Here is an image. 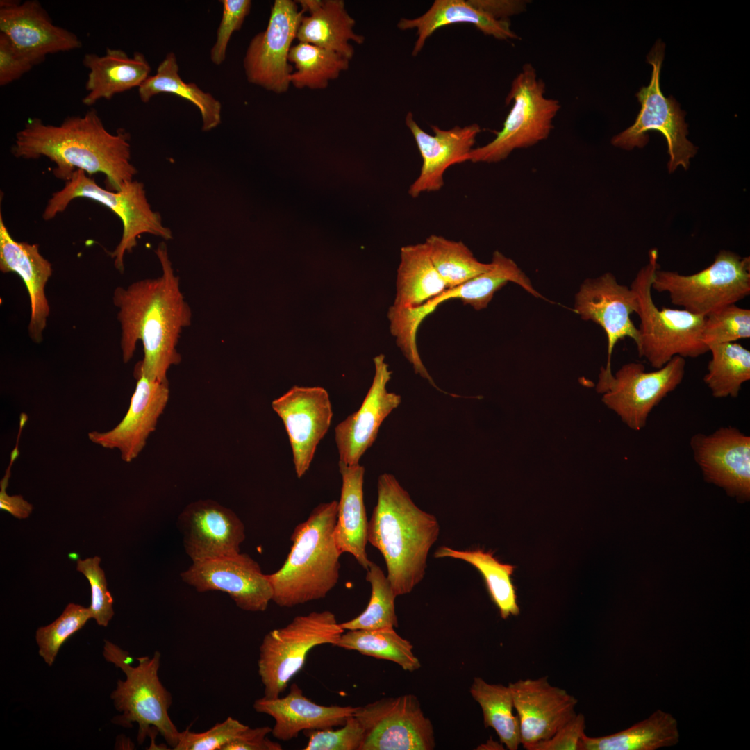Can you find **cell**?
Instances as JSON below:
<instances>
[{
  "label": "cell",
  "instance_id": "cell-3",
  "mask_svg": "<svg viewBox=\"0 0 750 750\" xmlns=\"http://www.w3.org/2000/svg\"><path fill=\"white\" fill-rule=\"evenodd\" d=\"M439 533L436 517L420 509L394 475L378 476L367 541L384 558L397 597L410 593L424 578L429 551Z\"/></svg>",
  "mask_w": 750,
  "mask_h": 750
},
{
  "label": "cell",
  "instance_id": "cell-34",
  "mask_svg": "<svg viewBox=\"0 0 750 750\" xmlns=\"http://www.w3.org/2000/svg\"><path fill=\"white\" fill-rule=\"evenodd\" d=\"M178 65L174 53L169 52L159 64L156 73L149 76L138 88V94L143 103L161 93L174 94L183 98L199 110L202 130L210 131L222 122V104L210 93L204 92L194 83H185L178 74Z\"/></svg>",
  "mask_w": 750,
  "mask_h": 750
},
{
  "label": "cell",
  "instance_id": "cell-1",
  "mask_svg": "<svg viewBox=\"0 0 750 750\" xmlns=\"http://www.w3.org/2000/svg\"><path fill=\"white\" fill-rule=\"evenodd\" d=\"M162 274L154 278L117 287L112 294L121 328L120 348L124 362L133 356L141 341L144 357L135 367L134 376L168 381L169 369L181 361L177 351L183 329L191 324L192 310L180 288L165 242L155 250Z\"/></svg>",
  "mask_w": 750,
  "mask_h": 750
},
{
  "label": "cell",
  "instance_id": "cell-46",
  "mask_svg": "<svg viewBox=\"0 0 750 750\" xmlns=\"http://www.w3.org/2000/svg\"><path fill=\"white\" fill-rule=\"evenodd\" d=\"M303 734L308 738L305 750H360L363 740L362 728L353 715L338 729L309 730Z\"/></svg>",
  "mask_w": 750,
  "mask_h": 750
},
{
  "label": "cell",
  "instance_id": "cell-28",
  "mask_svg": "<svg viewBox=\"0 0 750 750\" xmlns=\"http://www.w3.org/2000/svg\"><path fill=\"white\" fill-rule=\"evenodd\" d=\"M303 12L298 31V42L309 43L335 51L351 60L354 49L351 42L362 44L365 38L355 33V19L348 13L342 0L296 1Z\"/></svg>",
  "mask_w": 750,
  "mask_h": 750
},
{
  "label": "cell",
  "instance_id": "cell-33",
  "mask_svg": "<svg viewBox=\"0 0 750 750\" xmlns=\"http://www.w3.org/2000/svg\"><path fill=\"white\" fill-rule=\"evenodd\" d=\"M676 719L657 710L648 718L619 732L592 738L582 736L579 750H656L679 742Z\"/></svg>",
  "mask_w": 750,
  "mask_h": 750
},
{
  "label": "cell",
  "instance_id": "cell-23",
  "mask_svg": "<svg viewBox=\"0 0 750 750\" xmlns=\"http://www.w3.org/2000/svg\"><path fill=\"white\" fill-rule=\"evenodd\" d=\"M134 376L136 386L123 419L108 431L88 434L93 443L119 450L126 462L133 461L142 451L169 397L168 381L151 380L142 374Z\"/></svg>",
  "mask_w": 750,
  "mask_h": 750
},
{
  "label": "cell",
  "instance_id": "cell-21",
  "mask_svg": "<svg viewBox=\"0 0 750 750\" xmlns=\"http://www.w3.org/2000/svg\"><path fill=\"white\" fill-rule=\"evenodd\" d=\"M0 33L38 65L47 55L82 47L76 34L53 22L38 0H1Z\"/></svg>",
  "mask_w": 750,
  "mask_h": 750
},
{
  "label": "cell",
  "instance_id": "cell-26",
  "mask_svg": "<svg viewBox=\"0 0 750 750\" xmlns=\"http://www.w3.org/2000/svg\"><path fill=\"white\" fill-rule=\"evenodd\" d=\"M0 270L3 273L17 274L26 285L31 305L28 335L35 343H40L50 312L45 287L53 273L52 265L40 253L38 244L14 240L5 226L1 214Z\"/></svg>",
  "mask_w": 750,
  "mask_h": 750
},
{
  "label": "cell",
  "instance_id": "cell-43",
  "mask_svg": "<svg viewBox=\"0 0 750 750\" xmlns=\"http://www.w3.org/2000/svg\"><path fill=\"white\" fill-rule=\"evenodd\" d=\"M750 338V310L730 304L705 316L701 340L708 347ZM709 349V348H708Z\"/></svg>",
  "mask_w": 750,
  "mask_h": 750
},
{
  "label": "cell",
  "instance_id": "cell-25",
  "mask_svg": "<svg viewBox=\"0 0 750 750\" xmlns=\"http://www.w3.org/2000/svg\"><path fill=\"white\" fill-rule=\"evenodd\" d=\"M405 122L422 159L420 173L408 190L412 198L423 192L440 190L444 184L446 170L451 165L465 162L481 131L477 124L463 127L456 126L448 130L432 125L434 135H431L419 127L410 112L406 115Z\"/></svg>",
  "mask_w": 750,
  "mask_h": 750
},
{
  "label": "cell",
  "instance_id": "cell-19",
  "mask_svg": "<svg viewBox=\"0 0 750 750\" xmlns=\"http://www.w3.org/2000/svg\"><path fill=\"white\" fill-rule=\"evenodd\" d=\"M508 685L519 719L521 744L526 749L551 738L576 713V697L551 685L547 676L519 679Z\"/></svg>",
  "mask_w": 750,
  "mask_h": 750
},
{
  "label": "cell",
  "instance_id": "cell-5",
  "mask_svg": "<svg viewBox=\"0 0 750 750\" xmlns=\"http://www.w3.org/2000/svg\"><path fill=\"white\" fill-rule=\"evenodd\" d=\"M658 259V250L650 249L647 264L640 269L631 285L638 301V356L656 369L675 356L697 358L709 351L701 340L706 315L685 309H658L654 303L651 284L655 272L660 268Z\"/></svg>",
  "mask_w": 750,
  "mask_h": 750
},
{
  "label": "cell",
  "instance_id": "cell-16",
  "mask_svg": "<svg viewBox=\"0 0 750 750\" xmlns=\"http://www.w3.org/2000/svg\"><path fill=\"white\" fill-rule=\"evenodd\" d=\"M282 419L292 451L297 476L308 470L317 447L327 433L333 412L328 392L322 387L294 385L272 402Z\"/></svg>",
  "mask_w": 750,
  "mask_h": 750
},
{
  "label": "cell",
  "instance_id": "cell-32",
  "mask_svg": "<svg viewBox=\"0 0 750 750\" xmlns=\"http://www.w3.org/2000/svg\"><path fill=\"white\" fill-rule=\"evenodd\" d=\"M396 288L391 306L394 308H418L447 289L433 265L424 242L401 249Z\"/></svg>",
  "mask_w": 750,
  "mask_h": 750
},
{
  "label": "cell",
  "instance_id": "cell-9",
  "mask_svg": "<svg viewBox=\"0 0 750 750\" xmlns=\"http://www.w3.org/2000/svg\"><path fill=\"white\" fill-rule=\"evenodd\" d=\"M664 56L665 44L658 40L647 56V62L653 67L650 83L636 94L641 104L640 110L635 122L613 136L611 144L625 150L642 148L649 141L647 133L658 131L667 141L669 156L667 169L671 173L678 166L687 170L690 159L697 153V148L687 138L685 112L672 96L666 97L661 91L660 77Z\"/></svg>",
  "mask_w": 750,
  "mask_h": 750
},
{
  "label": "cell",
  "instance_id": "cell-14",
  "mask_svg": "<svg viewBox=\"0 0 750 750\" xmlns=\"http://www.w3.org/2000/svg\"><path fill=\"white\" fill-rule=\"evenodd\" d=\"M303 14L296 1H274L267 28L253 37L243 58L249 83L278 94L288 91L294 71L289 53Z\"/></svg>",
  "mask_w": 750,
  "mask_h": 750
},
{
  "label": "cell",
  "instance_id": "cell-51",
  "mask_svg": "<svg viewBox=\"0 0 750 750\" xmlns=\"http://www.w3.org/2000/svg\"><path fill=\"white\" fill-rule=\"evenodd\" d=\"M477 8L496 19L508 20V17L524 12L528 1L525 0H470Z\"/></svg>",
  "mask_w": 750,
  "mask_h": 750
},
{
  "label": "cell",
  "instance_id": "cell-24",
  "mask_svg": "<svg viewBox=\"0 0 750 750\" xmlns=\"http://www.w3.org/2000/svg\"><path fill=\"white\" fill-rule=\"evenodd\" d=\"M505 283L503 274L498 269H491L460 285L447 288L418 308H394L390 306L388 312L390 332L412 367L419 368L423 364L418 351L417 335L420 324L427 315L440 304L450 299H459L476 310L484 309L494 293Z\"/></svg>",
  "mask_w": 750,
  "mask_h": 750
},
{
  "label": "cell",
  "instance_id": "cell-45",
  "mask_svg": "<svg viewBox=\"0 0 750 750\" xmlns=\"http://www.w3.org/2000/svg\"><path fill=\"white\" fill-rule=\"evenodd\" d=\"M98 556L77 560L76 569L88 578L91 588L92 618L99 626H107L114 615L113 599L108 590L104 572L99 567Z\"/></svg>",
  "mask_w": 750,
  "mask_h": 750
},
{
  "label": "cell",
  "instance_id": "cell-35",
  "mask_svg": "<svg viewBox=\"0 0 750 750\" xmlns=\"http://www.w3.org/2000/svg\"><path fill=\"white\" fill-rule=\"evenodd\" d=\"M492 551L477 549L458 551L447 546L438 548L435 558L449 557L462 560L473 565L482 575L492 601L502 619L519 614L517 594L511 576L515 566L499 562Z\"/></svg>",
  "mask_w": 750,
  "mask_h": 750
},
{
  "label": "cell",
  "instance_id": "cell-7",
  "mask_svg": "<svg viewBox=\"0 0 750 750\" xmlns=\"http://www.w3.org/2000/svg\"><path fill=\"white\" fill-rule=\"evenodd\" d=\"M546 85L538 77L531 63L523 65L512 80L506 98L512 102L502 128L486 144L474 148L465 162H498L516 149H526L546 140L553 128V121L560 108V102L545 96Z\"/></svg>",
  "mask_w": 750,
  "mask_h": 750
},
{
  "label": "cell",
  "instance_id": "cell-44",
  "mask_svg": "<svg viewBox=\"0 0 750 750\" xmlns=\"http://www.w3.org/2000/svg\"><path fill=\"white\" fill-rule=\"evenodd\" d=\"M247 725L241 723L231 717L216 724L208 730L201 732H192L187 728L180 733L178 742L174 750H224L230 743L235 740L247 728Z\"/></svg>",
  "mask_w": 750,
  "mask_h": 750
},
{
  "label": "cell",
  "instance_id": "cell-50",
  "mask_svg": "<svg viewBox=\"0 0 750 750\" xmlns=\"http://www.w3.org/2000/svg\"><path fill=\"white\" fill-rule=\"evenodd\" d=\"M272 732V728L262 726L250 728L249 726L233 742L228 744L224 750H281V745L272 741L267 735Z\"/></svg>",
  "mask_w": 750,
  "mask_h": 750
},
{
  "label": "cell",
  "instance_id": "cell-4",
  "mask_svg": "<svg viewBox=\"0 0 750 750\" xmlns=\"http://www.w3.org/2000/svg\"><path fill=\"white\" fill-rule=\"evenodd\" d=\"M337 512V501L320 503L294 528L284 564L267 574L272 601L278 606L292 608L323 599L338 583L342 554L334 538Z\"/></svg>",
  "mask_w": 750,
  "mask_h": 750
},
{
  "label": "cell",
  "instance_id": "cell-48",
  "mask_svg": "<svg viewBox=\"0 0 750 750\" xmlns=\"http://www.w3.org/2000/svg\"><path fill=\"white\" fill-rule=\"evenodd\" d=\"M37 62L18 49L0 33V85L5 86L20 78Z\"/></svg>",
  "mask_w": 750,
  "mask_h": 750
},
{
  "label": "cell",
  "instance_id": "cell-27",
  "mask_svg": "<svg viewBox=\"0 0 750 750\" xmlns=\"http://www.w3.org/2000/svg\"><path fill=\"white\" fill-rule=\"evenodd\" d=\"M253 707L257 712L274 719L271 733L285 742L297 738L301 731L342 726L356 710L352 706L319 705L304 696L296 683L292 684L285 697L264 696L256 699Z\"/></svg>",
  "mask_w": 750,
  "mask_h": 750
},
{
  "label": "cell",
  "instance_id": "cell-13",
  "mask_svg": "<svg viewBox=\"0 0 750 750\" xmlns=\"http://www.w3.org/2000/svg\"><path fill=\"white\" fill-rule=\"evenodd\" d=\"M363 730L360 750H431L433 726L413 694L383 698L356 707Z\"/></svg>",
  "mask_w": 750,
  "mask_h": 750
},
{
  "label": "cell",
  "instance_id": "cell-22",
  "mask_svg": "<svg viewBox=\"0 0 750 750\" xmlns=\"http://www.w3.org/2000/svg\"><path fill=\"white\" fill-rule=\"evenodd\" d=\"M184 547L192 562L240 552L244 526L231 510L211 500L188 505L178 518Z\"/></svg>",
  "mask_w": 750,
  "mask_h": 750
},
{
  "label": "cell",
  "instance_id": "cell-17",
  "mask_svg": "<svg viewBox=\"0 0 750 750\" xmlns=\"http://www.w3.org/2000/svg\"><path fill=\"white\" fill-rule=\"evenodd\" d=\"M690 446L707 481L722 488L731 496L749 499V435L738 428L724 426L710 434H694Z\"/></svg>",
  "mask_w": 750,
  "mask_h": 750
},
{
  "label": "cell",
  "instance_id": "cell-38",
  "mask_svg": "<svg viewBox=\"0 0 750 750\" xmlns=\"http://www.w3.org/2000/svg\"><path fill=\"white\" fill-rule=\"evenodd\" d=\"M711 359L703 381L717 399L738 396L742 385L750 380V351L736 342L708 347Z\"/></svg>",
  "mask_w": 750,
  "mask_h": 750
},
{
  "label": "cell",
  "instance_id": "cell-39",
  "mask_svg": "<svg viewBox=\"0 0 750 750\" xmlns=\"http://www.w3.org/2000/svg\"><path fill=\"white\" fill-rule=\"evenodd\" d=\"M335 646L392 661L406 671L413 672L421 667L413 653L412 644L400 636L394 628L349 630L342 634Z\"/></svg>",
  "mask_w": 750,
  "mask_h": 750
},
{
  "label": "cell",
  "instance_id": "cell-31",
  "mask_svg": "<svg viewBox=\"0 0 750 750\" xmlns=\"http://www.w3.org/2000/svg\"><path fill=\"white\" fill-rule=\"evenodd\" d=\"M460 23L472 24L484 35L498 40L519 38L510 28L508 20L494 19L476 8L470 0H436L422 15L415 19H401L397 27L402 31L416 29L417 38L412 54L417 56L426 40L435 31L443 26Z\"/></svg>",
  "mask_w": 750,
  "mask_h": 750
},
{
  "label": "cell",
  "instance_id": "cell-11",
  "mask_svg": "<svg viewBox=\"0 0 750 750\" xmlns=\"http://www.w3.org/2000/svg\"><path fill=\"white\" fill-rule=\"evenodd\" d=\"M138 665H131L125 657L114 658L111 662L126 675L125 680H118L116 689L111 694L116 709L122 712L114 719L115 724L124 727L138 724V741L144 742L147 735L156 729L172 749L176 746L180 731L169 715L172 703L171 693L164 687L158 676L160 653L156 651L152 657L137 658Z\"/></svg>",
  "mask_w": 750,
  "mask_h": 750
},
{
  "label": "cell",
  "instance_id": "cell-2",
  "mask_svg": "<svg viewBox=\"0 0 750 750\" xmlns=\"http://www.w3.org/2000/svg\"><path fill=\"white\" fill-rule=\"evenodd\" d=\"M11 153L25 160L47 158L55 164L53 175L65 182L77 170L90 177L102 173L106 189L112 191H119L138 173L131 162L129 133L122 128L109 132L94 109L67 117L59 125L29 119L16 133Z\"/></svg>",
  "mask_w": 750,
  "mask_h": 750
},
{
  "label": "cell",
  "instance_id": "cell-6",
  "mask_svg": "<svg viewBox=\"0 0 750 750\" xmlns=\"http://www.w3.org/2000/svg\"><path fill=\"white\" fill-rule=\"evenodd\" d=\"M77 198L105 206L122 221L121 239L110 253L115 267L121 273L124 271L125 255L133 251L141 235L150 234L165 240L173 237L172 231L162 224L160 214L151 208L142 182L133 179L124 183L119 191H112L99 186L82 170L74 172L64 187L52 194L42 213L43 219L55 218Z\"/></svg>",
  "mask_w": 750,
  "mask_h": 750
},
{
  "label": "cell",
  "instance_id": "cell-8",
  "mask_svg": "<svg viewBox=\"0 0 750 750\" xmlns=\"http://www.w3.org/2000/svg\"><path fill=\"white\" fill-rule=\"evenodd\" d=\"M345 631L329 610L296 616L285 626L268 632L259 647L258 672L264 696L279 697L303 668L314 647L336 644Z\"/></svg>",
  "mask_w": 750,
  "mask_h": 750
},
{
  "label": "cell",
  "instance_id": "cell-37",
  "mask_svg": "<svg viewBox=\"0 0 750 750\" xmlns=\"http://www.w3.org/2000/svg\"><path fill=\"white\" fill-rule=\"evenodd\" d=\"M293 64L290 84L299 89H324L349 67L350 60L335 51L309 43L292 46L288 57Z\"/></svg>",
  "mask_w": 750,
  "mask_h": 750
},
{
  "label": "cell",
  "instance_id": "cell-29",
  "mask_svg": "<svg viewBox=\"0 0 750 750\" xmlns=\"http://www.w3.org/2000/svg\"><path fill=\"white\" fill-rule=\"evenodd\" d=\"M83 65L89 69L85 83L84 105L92 106L101 99L109 100L117 94L139 88L150 76L151 67L144 55L133 57L118 49L107 48L103 56L85 53Z\"/></svg>",
  "mask_w": 750,
  "mask_h": 750
},
{
  "label": "cell",
  "instance_id": "cell-52",
  "mask_svg": "<svg viewBox=\"0 0 750 750\" xmlns=\"http://www.w3.org/2000/svg\"><path fill=\"white\" fill-rule=\"evenodd\" d=\"M11 466L9 465L0 483V509L9 512L16 518L25 519L31 513L32 505L24 500L21 495L10 496L6 493Z\"/></svg>",
  "mask_w": 750,
  "mask_h": 750
},
{
  "label": "cell",
  "instance_id": "cell-12",
  "mask_svg": "<svg viewBox=\"0 0 750 750\" xmlns=\"http://www.w3.org/2000/svg\"><path fill=\"white\" fill-rule=\"evenodd\" d=\"M686 362L672 358L662 367L646 372L640 362L624 365L613 376L600 372L596 386L602 402L633 431H641L653 409L682 383Z\"/></svg>",
  "mask_w": 750,
  "mask_h": 750
},
{
  "label": "cell",
  "instance_id": "cell-40",
  "mask_svg": "<svg viewBox=\"0 0 750 750\" xmlns=\"http://www.w3.org/2000/svg\"><path fill=\"white\" fill-rule=\"evenodd\" d=\"M424 243L433 266L447 288L460 285L492 267L491 262L484 263L476 259L462 241L433 234Z\"/></svg>",
  "mask_w": 750,
  "mask_h": 750
},
{
  "label": "cell",
  "instance_id": "cell-49",
  "mask_svg": "<svg viewBox=\"0 0 750 750\" xmlns=\"http://www.w3.org/2000/svg\"><path fill=\"white\" fill-rule=\"evenodd\" d=\"M585 729V716L576 713L551 738L531 746L527 750H579Z\"/></svg>",
  "mask_w": 750,
  "mask_h": 750
},
{
  "label": "cell",
  "instance_id": "cell-10",
  "mask_svg": "<svg viewBox=\"0 0 750 750\" xmlns=\"http://www.w3.org/2000/svg\"><path fill=\"white\" fill-rule=\"evenodd\" d=\"M652 290L667 292L671 302L693 314L706 315L736 303L750 294V258L720 251L714 262L691 275L656 269Z\"/></svg>",
  "mask_w": 750,
  "mask_h": 750
},
{
  "label": "cell",
  "instance_id": "cell-36",
  "mask_svg": "<svg viewBox=\"0 0 750 750\" xmlns=\"http://www.w3.org/2000/svg\"><path fill=\"white\" fill-rule=\"evenodd\" d=\"M469 692L481 708L485 727L492 728L508 749L517 750L521 744L520 728L509 685L475 677Z\"/></svg>",
  "mask_w": 750,
  "mask_h": 750
},
{
  "label": "cell",
  "instance_id": "cell-47",
  "mask_svg": "<svg viewBox=\"0 0 750 750\" xmlns=\"http://www.w3.org/2000/svg\"><path fill=\"white\" fill-rule=\"evenodd\" d=\"M222 15L217 31L216 41L210 50V60L216 65L226 59V49L231 35L239 31L250 12V0H222Z\"/></svg>",
  "mask_w": 750,
  "mask_h": 750
},
{
  "label": "cell",
  "instance_id": "cell-15",
  "mask_svg": "<svg viewBox=\"0 0 750 750\" xmlns=\"http://www.w3.org/2000/svg\"><path fill=\"white\" fill-rule=\"evenodd\" d=\"M181 577L198 592L227 593L245 611L263 612L272 601L273 590L267 574L262 573L256 561L240 552L192 562Z\"/></svg>",
  "mask_w": 750,
  "mask_h": 750
},
{
  "label": "cell",
  "instance_id": "cell-30",
  "mask_svg": "<svg viewBox=\"0 0 750 750\" xmlns=\"http://www.w3.org/2000/svg\"><path fill=\"white\" fill-rule=\"evenodd\" d=\"M342 476L334 538L341 554H351L366 571L372 562L366 551L368 521L364 503L365 467L338 462Z\"/></svg>",
  "mask_w": 750,
  "mask_h": 750
},
{
  "label": "cell",
  "instance_id": "cell-42",
  "mask_svg": "<svg viewBox=\"0 0 750 750\" xmlns=\"http://www.w3.org/2000/svg\"><path fill=\"white\" fill-rule=\"evenodd\" d=\"M90 618L92 614L90 608L71 603L53 622L36 631L35 640L39 655L47 665L53 664L62 645L81 629Z\"/></svg>",
  "mask_w": 750,
  "mask_h": 750
},
{
  "label": "cell",
  "instance_id": "cell-20",
  "mask_svg": "<svg viewBox=\"0 0 750 750\" xmlns=\"http://www.w3.org/2000/svg\"><path fill=\"white\" fill-rule=\"evenodd\" d=\"M373 360L374 376L360 407L335 428L339 461L348 465L359 464L376 440L381 424L401 402L400 395L387 389L392 371L385 356H376Z\"/></svg>",
  "mask_w": 750,
  "mask_h": 750
},
{
  "label": "cell",
  "instance_id": "cell-41",
  "mask_svg": "<svg viewBox=\"0 0 750 750\" xmlns=\"http://www.w3.org/2000/svg\"><path fill=\"white\" fill-rule=\"evenodd\" d=\"M366 580L371 585V596L365 610L356 617L340 623L344 631L374 630L398 626L394 600L397 597L381 567L372 562Z\"/></svg>",
  "mask_w": 750,
  "mask_h": 750
},
{
  "label": "cell",
  "instance_id": "cell-18",
  "mask_svg": "<svg viewBox=\"0 0 750 750\" xmlns=\"http://www.w3.org/2000/svg\"><path fill=\"white\" fill-rule=\"evenodd\" d=\"M638 309V297L630 287L617 283L615 276L606 272L585 280L576 295L575 311L582 319L599 324L605 331L608 340V359L606 367L601 370L611 374V356L617 342L625 338H631L637 345L639 330L631 319Z\"/></svg>",
  "mask_w": 750,
  "mask_h": 750
}]
</instances>
